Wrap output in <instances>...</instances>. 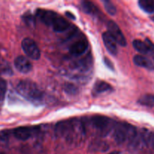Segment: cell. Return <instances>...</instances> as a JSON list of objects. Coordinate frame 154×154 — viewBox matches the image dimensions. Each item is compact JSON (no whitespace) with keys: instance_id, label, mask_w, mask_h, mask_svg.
I'll return each instance as SVG.
<instances>
[{"instance_id":"6da1fadb","label":"cell","mask_w":154,"mask_h":154,"mask_svg":"<svg viewBox=\"0 0 154 154\" xmlns=\"http://www.w3.org/2000/svg\"><path fill=\"white\" fill-rule=\"evenodd\" d=\"M56 135L69 143L81 141L84 135V127L78 120H64L58 123L55 128Z\"/></svg>"},{"instance_id":"7a4b0ae2","label":"cell","mask_w":154,"mask_h":154,"mask_svg":"<svg viewBox=\"0 0 154 154\" xmlns=\"http://www.w3.org/2000/svg\"><path fill=\"white\" fill-rule=\"evenodd\" d=\"M17 91L23 97L32 102H41L44 98L43 92L37 84L29 80L20 81L17 85Z\"/></svg>"},{"instance_id":"3957f363","label":"cell","mask_w":154,"mask_h":154,"mask_svg":"<svg viewBox=\"0 0 154 154\" xmlns=\"http://www.w3.org/2000/svg\"><path fill=\"white\" fill-rule=\"evenodd\" d=\"M137 130L135 127L127 123H118L114 125V138L118 144H123L127 140L135 138Z\"/></svg>"},{"instance_id":"277c9868","label":"cell","mask_w":154,"mask_h":154,"mask_svg":"<svg viewBox=\"0 0 154 154\" xmlns=\"http://www.w3.org/2000/svg\"><path fill=\"white\" fill-rule=\"evenodd\" d=\"M90 123L96 132L103 136L108 134V132L114 127L112 120L105 116H93L90 119Z\"/></svg>"},{"instance_id":"5b68a950","label":"cell","mask_w":154,"mask_h":154,"mask_svg":"<svg viewBox=\"0 0 154 154\" xmlns=\"http://www.w3.org/2000/svg\"><path fill=\"white\" fill-rule=\"evenodd\" d=\"M21 46L26 55L30 59L34 60H38L40 59V49L34 40L29 38H26L22 41Z\"/></svg>"},{"instance_id":"8992f818","label":"cell","mask_w":154,"mask_h":154,"mask_svg":"<svg viewBox=\"0 0 154 154\" xmlns=\"http://www.w3.org/2000/svg\"><path fill=\"white\" fill-rule=\"evenodd\" d=\"M108 32L115 39L118 45H120L122 47H126L127 45V42H126V39L124 35L123 34L120 27L117 26V24L115 22L110 20L108 23Z\"/></svg>"},{"instance_id":"52a82bcc","label":"cell","mask_w":154,"mask_h":154,"mask_svg":"<svg viewBox=\"0 0 154 154\" xmlns=\"http://www.w3.org/2000/svg\"><path fill=\"white\" fill-rule=\"evenodd\" d=\"M14 66L18 72L23 74L30 72L32 69L31 62L23 56H19L14 60Z\"/></svg>"},{"instance_id":"ba28073f","label":"cell","mask_w":154,"mask_h":154,"mask_svg":"<svg viewBox=\"0 0 154 154\" xmlns=\"http://www.w3.org/2000/svg\"><path fill=\"white\" fill-rule=\"evenodd\" d=\"M102 40H103L104 45H105V48L108 50V52L113 56H116L118 53V50H117V42L115 39L112 37L111 34L108 32H105L102 34Z\"/></svg>"},{"instance_id":"9c48e42d","label":"cell","mask_w":154,"mask_h":154,"mask_svg":"<svg viewBox=\"0 0 154 154\" xmlns=\"http://www.w3.org/2000/svg\"><path fill=\"white\" fill-rule=\"evenodd\" d=\"M88 48V42L85 40H79L71 45L69 48V53L72 56L78 57L82 55Z\"/></svg>"},{"instance_id":"30bf717a","label":"cell","mask_w":154,"mask_h":154,"mask_svg":"<svg viewBox=\"0 0 154 154\" xmlns=\"http://www.w3.org/2000/svg\"><path fill=\"white\" fill-rule=\"evenodd\" d=\"M69 27H70L69 23L59 14L55 18L51 26V28L54 29V32H63L66 31Z\"/></svg>"},{"instance_id":"8fae6325","label":"cell","mask_w":154,"mask_h":154,"mask_svg":"<svg viewBox=\"0 0 154 154\" xmlns=\"http://www.w3.org/2000/svg\"><path fill=\"white\" fill-rule=\"evenodd\" d=\"M33 133V129L27 126H22L18 127L14 130L13 134L14 137L20 141H26Z\"/></svg>"},{"instance_id":"7c38bea8","label":"cell","mask_w":154,"mask_h":154,"mask_svg":"<svg viewBox=\"0 0 154 154\" xmlns=\"http://www.w3.org/2000/svg\"><path fill=\"white\" fill-rule=\"evenodd\" d=\"M133 62L139 67L145 68L148 70H154L153 63L149 59L141 55H135L133 58Z\"/></svg>"},{"instance_id":"4fadbf2b","label":"cell","mask_w":154,"mask_h":154,"mask_svg":"<svg viewBox=\"0 0 154 154\" xmlns=\"http://www.w3.org/2000/svg\"><path fill=\"white\" fill-rule=\"evenodd\" d=\"M112 90V87L108 83L102 81H99L95 84L93 89V94L94 96L102 94V93H106V92L111 91Z\"/></svg>"},{"instance_id":"5bb4252c","label":"cell","mask_w":154,"mask_h":154,"mask_svg":"<svg viewBox=\"0 0 154 154\" xmlns=\"http://www.w3.org/2000/svg\"><path fill=\"white\" fill-rule=\"evenodd\" d=\"M134 48L138 52L141 53L142 54H147L149 53H151L150 46L147 42H143V41L139 40V39H135L132 42Z\"/></svg>"},{"instance_id":"9a60e30c","label":"cell","mask_w":154,"mask_h":154,"mask_svg":"<svg viewBox=\"0 0 154 154\" xmlns=\"http://www.w3.org/2000/svg\"><path fill=\"white\" fill-rule=\"evenodd\" d=\"M89 148L91 151L105 152L109 149V145L105 141H95L90 144Z\"/></svg>"},{"instance_id":"2e32d148","label":"cell","mask_w":154,"mask_h":154,"mask_svg":"<svg viewBox=\"0 0 154 154\" xmlns=\"http://www.w3.org/2000/svg\"><path fill=\"white\" fill-rule=\"evenodd\" d=\"M138 103L143 106L153 108L154 107V95L153 94H145L141 96L138 99Z\"/></svg>"},{"instance_id":"e0dca14e","label":"cell","mask_w":154,"mask_h":154,"mask_svg":"<svg viewBox=\"0 0 154 154\" xmlns=\"http://www.w3.org/2000/svg\"><path fill=\"white\" fill-rule=\"evenodd\" d=\"M138 5L146 13H153L154 12V2L150 0H140Z\"/></svg>"},{"instance_id":"ac0fdd59","label":"cell","mask_w":154,"mask_h":154,"mask_svg":"<svg viewBox=\"0 0 154 154\" xmlns=\"http://www.w3.org/2000/svg\"><path fill=\"white\" fill-rule=\"evenodd\" d=\"M81 7L85 13L90 14H96L98 11L96 5L91 2H82Z\"/></svg>"},{"instance_id":"d6986e66","label":"cell","mask_w":154,"mask_h":154,"mask_svg":"<svg viewBox=\"0 0 154 154\" xmlns=\"http://www.w3.org/2000/svg\"><path fill=\"white\" fill-rule=\"evenodd\" d=\"M104 7H105L106 11L110 15H115L117 13V8H116L115 5L113 4L111 2L106 0V1H103Z\"/></svg>"},{"instance_id":"ffe728a7","label":"cell","mask_w":154,"mask_h":154,"mask_svg":"<svg viewBox=\"0 0 154 154\" xmlns=\"http://www.w3.org/2000/svg\"><path fill=\"white\" fill-rule=\"evenodd\" d=\"M6 90H7V84L5 80L0 78V101L2 102L5 96Z\"/></svg>"},{"instance_id":"44dd1931","label":"cell","mask_w":154,"mask_h":154,"mask_svg":"<svg viewBox=\"0 0 154 154\" xmlns=\"http://www.w3.org/2000/svg\"><path fill=\"white\" fill-rule=\"evenodd\" d=\"M77 90H77L76 87L74 85H72V84H66V87H65V91L67 93H69V94H75V93H77Z\"/></svg>"},{"instance_id":"7402d4cb","label":"cell","mask_w":154,"mask_h":154,"mask_svg":"<svg viewBox=\"0 0 154 154\" xmlns=\"http://www.w3.org/2000/svg\"><path fill=\"white\" fill-rule=\"evenodd\" d=\"M23 20L27 25H32L34 23V18L31 14H26L24 16H23Z\"/></svg>"},{"instance_id":"603a6c76","label":"cell","mask_w":154,"mask_h":154,"mask_svg":"<svg viewBox=\"0 0 154 154\" xmlns=\"http://www.w3.org/2000/svg\"><path fill=\"white\" fill-rule=\"evenodd\" d=\"M105 64L107 65V66H108V67H109L111 69H113V67H112L113 65L111 64V62H110V60H108V59L105 58Z\"/></svg>"},{"instance_id":"cb8c5ba5","label":"cell","mask_w":154,"mask_h":154,"mask_svg":"<svg viewBox=\"0 0 154 154\" xmlns=\"http://www.w3.org/2000/svg\"><path fill=\"white\" fill-rule=\"evenodd\" d=\"M150 143H151V144H152V146H153V147L154 148V133L152 134L151 136H150Z\"/></svg>"},{"instance_id":"d4e9b609","label":"cell","mask_w":154,"mask_h":154,"mask_svg":"<svg viewBox=\"0 0 154 154\" xmlns=\"http://www.w3.org/2000/svg\"><path fill=\"white\" fill-rule=\"evenodd\" d=\"M66 15H67L68 17H71V18H72V19L73 20H75V17L74 16L73 14H71V12H66Z\"/></svg>"},{"instance_id":"484cf974","label":"cell","mask_w":154,"mask_h":154,"mask_svg":"<svg viewBox=\"0 0 154 154\" xmlns=\"http://www.w3.org/2000/svg\"><path fill=\"white\" fill-rule=\"evenodd\" d=\"M109 154H120V151H117V150H116V151L111 152V153H110Z\"/></svg>"},{"instance_id":"4316f807","label":"cell","mask_w":154,"mask_h":154,"mask_svg":"<svg viewBox=\"0 0 154 154\" xmlns=\"http://www.w3.org/2000/svg\"><path fill=\"white\" fill-rule=\"evenodd\" d=\"M153 20L154 21V17H153Z\"/></svg>"},{"instance_id":"83f0119b","label":"cell","mask_w":154,"mask_h":154,"mask_svg":"<svg viewBox=\"0 0 154 154\" xmlns=\"http://www.w3.org/2000/svg\"><path fill=\"white\" fill-rule=\"evenodd\" d=\"M153 60H154V57H153Z\"/></svg>"}]
</instances>
